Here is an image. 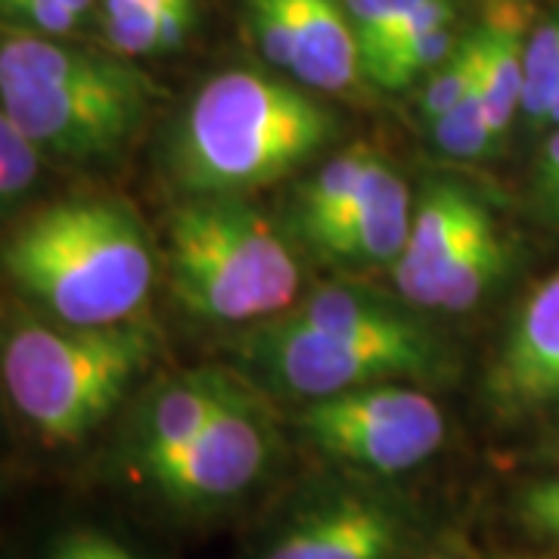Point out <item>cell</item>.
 <instances>
[{
	"mask_svg": "<svg viewBox=\"0 0 559 559\" xmlns=\"http://www.w3.org/2000/svg\"><path fill=\"white\" fill-rule=\"evenodd\" d=\"M491 215L466 187L454 180H439L423 190L414 202L411 234L392 264V277L404 299L417 308L439 311L444 283L457 264L463 246L473 240Z\"/></svg>",
	"mask_w": 559,
	"mask_h": 559,
	"instance_id": "obj_10",
	"label": "cell"
},
{
	"mask_svg": "<svg viewBox=\"0 0 559 559\" xmlns=\"http://www.w3.org/2000/svg\"><path fill=\"white\" fill-rule=\"evenodd\" d=\"M340 138V119L296 84L221 72L190 100L171 165L193 197H240L293 175Z\"/></svg>",
	"mask_w": 559,
	"mask_h": 559,
	"instance_id": "obj_2",
	"label": "cell"
},
{
	"mask_svg": "<svg viewBox=\"0 0 559 559\" xmlns=\"http://www.w3.org/2000/svg\"><path fill=\"white\" fill-rule=\"evenodd\" d=\"M293 22L289 72L326 94L348 91L364 75L360 40L342 0H286Z\"/></svg>",
	"mask_w": 559,
	"mask_h": 559,
	"instance_id": "obj_14",
	"label": "cell"
},
{
	"mask_svg": "<svg viewBox=\"0 0 559 559\" xmlns=\"http://www.w3.org/2000/svg\"><path fill=\"white\" fill-rule=\"evenodd\" d=\"M252 22L261 53L289 72L293 62V22L286 0H252Z\"/></svg>",
	"mask_w": 559,
	"mask_h": 559,
	"instance_id": "obj_26",
	"label": "cell"
},
{
	"mask_svg": "<svg viewBox=\"0 0 559 559\" xmlns=\"http://www.w3.org/2000/svg\"><path fill=\"white\" fill-rule=\"evenodd\" d=\"M0 267L75 326L134 320L156 283L143 221L131 202L106 193H69L22 215L0 242Z\"/></svg>",
	"mask_w": 559,
	"mask_h": 559,
	"instance_id": "obj_1",
	"label": "cell"
},
{
	"mask_svg": "<svg viewBox=\"0 0 559 559\" xmlns=\"http://www.w3.org/2000/svg\"><path fill=\"white\" fill-rule=\"evenodd\" d=\"M50 559H143L116 535L91 528V525H75L69 532H62L60 538L50 547Z\"/></svg>",
	"mask_w": 559,
	"mask_h": 559,
	"instance_id": "obj_27",
	"label": "cell"
},
{
	"mask_svg": "<svg viewBox=\"0 0 559 559\" xmlns=\"http://www.w3.org/2000/svg\"><path fill=\"white\" fill-rule=\"evenodd\" d=\"M150 103V79L119 53L32 32L0 40V106L40 156L109 159L138 134Z\"/></svg>",
	"mask_w": 559,
	"mask_h": 559,
	"instance_id": "obj_3",
	"label": "cell"
},
{
	"mask_svg": "<svg viewBox=\"0 0 559 559\" xmlns=\"http://www.w3.org/2000/svg\"><path fill=\"white\" fill-rule=\"evenodd\" d=\"M277 432L264 401L234 377L218 414L146 485L175 510H215L242 498L267 473Z\"/></svg>",
	"mask_w": 559,
	"mask_h": 559,
	"instance_id": "obj_8",
	"label": "cell"
},
{
	"mask_svg": "<svg viewBox=\"0 0 559 559\" xmlns=\"http://www.w3.org/2000/svg\"><path fill=\"white\" fill-rule=\"evenodd\" d=\"M373 150L377 146H370L367 140H355L333 159L323 162L318 175L305 183V190L299 193V230L314 252L323 249L336 224L345 218Z\"/></svg>",
	"mask_w": 559,
	"mask_h": 559,
	"instance_id": "obj_17",
	"label": "cell"
},
{
	"mask_svg": "<svg viewBox=\"0 0 559 559\" xmlns=\"http://www.w3.org/2000/svg\"><path fill=\"white\" fill-rule=\"evenodd\" d=\"M299 429L326 460L373 476L426 463L448 432L441 407L426 392L389 382L308 401Z\"/></svg>",
	"mask_w": 559,
	"mask_h": 559,
	"instance_id": "obj_7",
	"label": "cell"
},
{
	"mask_svg": "<svg viewBox=\"0 0 559 559\" xmlns=\"http://www.w3.org/2000/svg\"><path fill=\"white\" fill-rule=\"evenodd\" d=\"M159 0H100L103 38L119 57L162 53Z\"/></svg>",
	"mask_w": 559,
	"mask_h": 559,
	"instance_id": "obj_19",
	"label": "cell"
},
{
	"mask_svg": "<svg viewBox=\"0 0 559 559\" xmlns=\"http://www.w3.org/2000/svg\"><path fill=\"white\" fill-rule=\"evenodd\" d=\"M230 382L234 377L215 367L190 370L162 382L150 404L140 411L128 444V457L140 479L146 481L150 476H156L165 463H171L200 436L209 419L218 414Z\"/></svg>",
	"mask_w": 559,
	"mask_h": 559,
	"instance_id": "obj_13",
	"label": "cell"
},
{
	"mask_svg": "<svg viewBox=\"0 0 559 559\" xmlns=\"http://www.w3.org/2000/svg\"><path fill=\"white\" fill-rule=\"evenodd\" d=\"M429 131H432V140H436L441 153H448L454 159H481V156H488L498 140L491 134V124H488V116H485L481 79L451 112H444L441 119L432 121Z\"/></svg>",
	"mask_w": 559,
	"mask_h": 559,
	"instance_id": "obj_22",
	"label": "cell"
},
{
	"mask_svg": "<svg viewBox=\"0 0 559 559\" xmlns=\"http://www.w3.org/2000/svg\"><path fill=\"white\" fill-rule=\"evenodd\" d=\"M280 318L296 326L348 333L364 340H392L423 330L417 320L407 318L392 301L358 286H320L308 299H301V305H293Z\"/></svg>",
	"mask_w": 559,
	"mask_h": 559,
	"instance_id": "obj_16",
	"label": "cell"
},
{
	"mask_svg": "<svg viewBox=\"0 0 559 559\" xmlns=\"http://www.w3.org/2000/svg\"><path fill=\"white\" fill-rule=\"evenodd\" d=\"M168 277L178 305L209 323L286 314L301 286L296 252L240 197H197L168 221Z\"/></svg>",
	"mask_w": 559,
	"mask_h": 559,
	"instance_id": "obj_5",
	"label": "cell"
},
{
	"mask_svg": "<svg viewBox=\"0 0 559 559\" xmlns=\"http://www.w3.org/2000/svg\"><path fill=\"white\" fill-rule=\"evenodd\" d=\"M503 411H535L559 401V271L522 301L488 373Z\"/></svg>",
	"mask_w": 559,
	"mask_h": 559,
	"instance_id": "obj_11",
	"label": "cell"
},
{
	"mask_svg": "<svg viewBox=\"0 0 559 559\" xmlns=\"http://www.w3.org/2000/svg\"><path fill=\"white\" fill-rule=\"evenodd\" d=\"M414 200L407 183L380 150H373L355 200L323 242L318 259L340 267H392L407 242Z\"/></svg>",
	"mask_w": 559,
	"mask_h": 559,
	"instance_id": "obj_12",
	"label": "cell"
},
{
	"mask_svg": "<svg viewBox=\"0 0 559 559\" xmlns=\"http://www.w3.org/2000/svg\"><path fill=\"white\" fill-rule=\"evenodd\" d=\"M516 513L532 535L559 544V476L528 485L516 500Z\"/></svg>",
	"mask_w": 559,
	"mask_h": 559,
	"instance_id": "obj_28",
	"label": "cell"
},
{
	"mask_svg": "<svg viewBox=\"0 0 559 559\" xmlns=\"http://www.w3.org/2000/svg\"><path fill=\"white\" fill-rule=\"evenodd\" d=\"M432 559H454V557H432Z\"/></svg>",
	"mask_w": 559,
	"mask_h": 559,
	"instance_id": "obj_31",
	"label": "cell"
},
{
	"mask_svg": "<svg viewBox=\"0 0 559 559\" xmlns=\"http://www.w3.org/2000/svg\"><path fill=\"white\" fill-rule=\"evenodd\" d=\"M156 358L138 323H22L3 345V389L47 444H79L109 417Z\"/></svg>",
	"mask_w": 559,
	"mask_h": 559,
	"instance_id": "obj_4",
	"label": "cell"
},
{
	"mask_svg": "<svg viewBox=\"0 0 559 559\" xmlns=\"http://www.w3.org/2000/svg\"><path fill=\"white\" fill-rule=\"evenodd\" d=\"M237 355L277 392L308 401L395 377H429L441 358L426 330L392 340H364L296 326L283 318L261 320L246 330Z\"/></svg>",
	"mask_w": 559,
	"mask_h": 559,
	"instance_id": "obj_6",
	"label": "cell"
},
{
	"mask_svg": "<svg viewBox=\"0 0 559 559\" xmlns=\"http://www.w3.org/2000/svg\"><path fill=\"white\" fill-rule=\"evenodd\" d=\"M460 44L454 22L451 25H439V28H426V32H414L395 40L389 50H382L373 62L364 66V75L373 81L382 91H401L407 84H414L419 75L436 72L441 62L454 53Z\"/></svg>",
	"mask_w": 559,
	"mask_h": 559,
	"instance_id": "obj_18",
	"label": "cell"
},
{
	"mask_svg": "<svg viewBox=\"0 0 559 559\" xmlns=\"http://www.w3.org/2000/svg\"><path fill=\"white\" fill-rule=\"evenodd\" d=\"M411 535L414 520L399 498L345 481L293 507L259 559H399Z\"/></svg>",
	"mask_w": 559,
	"mask_h": 559,
	"instance_id": "obj_9",
	"label": "cell"
},
{
	"mask_svg": "<svg viewBox=\"0 0 559 559\" xmlns=\"http://www.w3.org/2000/svg\"><path fill=\"white\" fill-rule=\"evenodd\" d=\"M481 97L491 134L500 140L522 106L525 47L532 35L528 0H485L479 20Z\"/></svg>",
	"mask_w": 559,
	"mask_h": 559,
	"instance_id": "obj_15",
	"label": "cell"
},
{
	"mask_svg": "<svg viewBox=\"0 0 559 559\" xmlns=\"http://www.w3.org/2000/svg\"><path fill=\"white\" fill-rule=\"evenodd\" d=\"M38 175L40 153L0 106V218L35 190Z\"/></svg>",
	"mask_w": 559,
	"mask_h": 559,
	"instance_id": "obj_23",
	"label": "cell"
},
{
	"mask_svg": "<svg viewBox=\"0 0 559 559\" xmlns=\"http://www.w3.org/2000/svg\"><path fill=\"white\" fill-rule=\"evenodd\" d=\"M481 79V40L479 32H473L469 38H463L454 47V53L441 62L439 69L429 75L423 94H419V116L432 121L441 119L444 112H451Z\"/></svg>",
	"mask_w": 559,
	"mask_h": 559,
	"instance_id": "obj_20",
	"label": "cell"
},
{
	"mask_svg": "<svg viewBox=\"0 0 559 559\" xmlns=\"http://www.w3.org/2000/svg\"><path fill=\"white\" fill-rule=\"evenodd\" d=\"M423 0H342L360 40V62L373 60L399 32L401 20L417 10Z\"/></svg>",
	"mask_w": 559,
	"mask_h": 559,
	"instance_id": "obj_25",
	"label": "cell"
},
{
	"mask_svg": "<svg viewBox=\"0 0 559 559\" xmlns=\"http://www.w3.org/2000/svg\"><path fill=\"white\" fill-rule=\"evenodd\" d=\"M538 197L547 218L559 227V124L547 138L538 162Z\"/></svg>",
	"mask_w": 559,
	"mask_h": 559,
	"instance_id": "obj_29",
	"label": "cell"
},
{
	"mask_svg": "<svg viewBox=\"0 0 559 559\" xmlns=\"http://www.w3.org/2000/svg\"><path fill=\"white\" fill-rule=\"evenodd\" d=\"M559 87V16L540 22L528 35L525 47V79H522L520 112L535 124L547 121V109Z\"/></svg>",
	"mask_w": 559,
	"mask_h": 559,
	"instance_id": "obj_21",
	"label": "cell"
},
{
	"mask_svg": "<svg viewBox=\"0 0 559 559\" xmlns=\"http://www.w3.org/2000/svg\"><path fill=\"white\" fill-rule=\"evenodd\" d=\"M91 10L94 0H0V20L47 38L72 35Z\"/></svg>",
	"mask_w": 559,
	"mask_h": 559,
	"instance_id": "obj_24",
	"label": "cell"
},
{
	"mask_svg": "<svg viewBox=\"0 0 559 559\" xmlns=\"http://www.w3.org/2000/svg\"><path fill=\"white\" fill-rule=\"evenodd\" d=\"M165 7H175V10H183V13H193V0H159Z\"/></svg>",
	"mask_w": 559,
	"mask_h": 559,
	"instance_id": "obj_30",
	"label": "cell"
}]
</instances>
